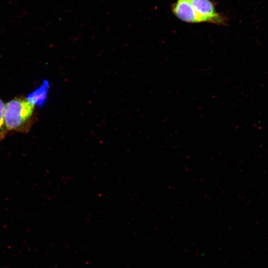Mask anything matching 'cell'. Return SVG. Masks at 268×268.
Wrapping results in <instances>:
<instances>
[{
    "label": "cell",
    "mask_w": 268,
    "mask_h": 268,
    "mask_svg": "<svg viewBox=\"0 0 268 268\" xmlns=\"http://www.w3.org/2000/svg\"><path fill=\"white\" fill-rule=\"evenodd\" d=\"M4 120L8 131L27 134L38 120L35 105L27 97H15L5 104Z\"/></svg>",
    "instance_id": "6da1fadb"
},
{
    "label": "cell",
    "mask_w": 268,
    "mask_h": 268,
    "mask_svg": "<svg viewBox=\"0 0 268 268\" xmlns=\"http://www.w3.org/2000/svg\"><path fill=\"white\" fill-rule=\"evenodd\" d=\"M201 22H206L218 25H226V17L218 13L214 3L210 0H189Z\"/></svg>",
    "instance_id": "7a4b0ae2"
},
{
    "label": "cell",
    "mask_w": 268,
    "mask_h": 268,
    "mask_svg": "<svg viewBox=\"0 0 268 268\" xmlns=\"http://www.w3.org/2000/svg\"><path fill=\"white\" fill-rule=\"evenodd\" d=\"M173 13L188 23H200V20L189 0H177L172 6Z\"/></svg>",
    "instance_id": "3957f363"
},
{
    "label": "cell",
    "mask_w": 268,
    "mask_h": 268,
    "mask_svg": "<svg viewBox=\"0 0 268 268\" xmlns=\"http://www.w3.org/2000/svg\"><path fill=\"white\" fill-rule=\"evenodd\" d=\"M48 88V84H44L38 90L27 97V98L35 105L37 104L42 103L46 98Z\"/></svg>",
    "instance_id": "277c9868"
},
{
    "label": "cell",
    "mask_w": 268,
    "mask_h": 268,
    "mask_svg": "<svg viewBox=\"0 0 268 268\" xmlns=\"http://www.w3.org/2000/svg\"><path fill=\"white\" fill-rule=\"evenodd\" d=\"M4 105L5 104L0 98V140L4 139L8 132L4 120Z\"/></svg>",
    "instance_id": "5b68a950"
}]
</instances>
